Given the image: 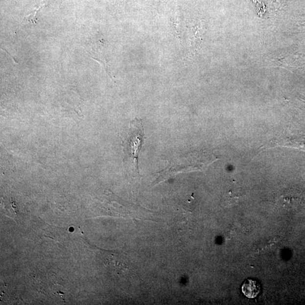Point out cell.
<instances>
[{
    "mask_svg": "<svg viewBox=\"0 0 305 305\" xmlns=\"http://www.w3.org/2000/svg\"><path fill=\"white\" fill-rule=\"evenodd\" d=\"M219 160L214 154L207 151H194L174 157L168 162L167 166L164 170L158 172L159 178L153 185L166 181L178 174L203 171Z\"/></svg>",
    "mask_w": 305,
    "mask_h": 305,
    "instance_id": "1",
    "label": "cell"
},
{
    "mask_svg": "<svg viewBox=\"0 0 305 305\" xmlns=\"http://www.w3.org/2000/svg\"><path fill=\"white\" fill-rule=\"evenodd\" d=\"M144 131L141 119L135 118L130 124V130L123 143L126 160L139 175V155L144 141Z\"/></svg>",
    "mask_w": 305,
    "mask_h": 305,
    "instance_id": "2",
    "label": "cell"
},
{
    "mask_svg": "<svg viewBox=\"0 0 305 305\" xmlns=\"http://www.w3.org/2000/svg\"><path fill=\"white\" fill-rule=\"evenodd\" d=\"M242 291L248 298H255L260 292V285L256 281L247 279L242 285Z\"/></svg>",
    "mask_w": 305,
    "mask_h": 305,
    "instance_id": "4",
    "label": "cell"
},
{
    "mask_svg": "<svg viewBox=\"0 0 305 305\" xmlns=\"http://www.w3.org/2000/svg\"><path fill=\"white\" fill-rule=\"evenodd\" d=\"M42 6L39 7V8H38V9H37L35 11V13H32L29 14V16H27V17L28 18L29 21L34 22V21H35V18L36 17V14L37 13V12H38V11L39 10L40 8H41Z\"/></svg>",
    "mask_w": 305,
    "mask_h": 305,
    "instance_id": "6",
    "label": "cell"
},
{
    "mask_svg": "<svg viewBox=\"0 0 305 305\" xmlns=\"http://www.w3.org/2000/svg\"><path fill=\"white\" fill-rule=\"evenodd\" d=\"M170 29L175 38L181 41L182 24L178 15H174L170 19Z\"/></svg>",
    "mask_w": 305,
    "mask_h": 305,
    "instance_id": "5",
    "label": "cell"
},
{
    "mask_svg": "<svg viewBox=\"0 0 305 305\" xmlns=\"http://www.w3.org/2000/svg\"><path fill=\"white\" fill-rule=\"evenodd\" d=\"M189 54L193 57L200 49L203 40L205 25L203 22L196 21L189 24Z\"/></svg>",
    "mask_w": 305,
    "mask_h": 305,
    "instance_id": "3",
    "label": "cell"
}]
</instances>
